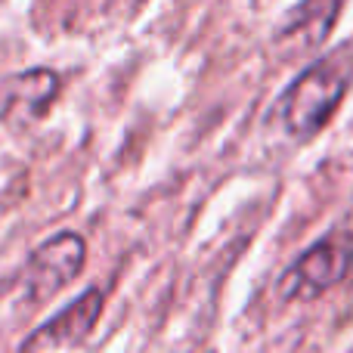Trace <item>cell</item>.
Wrapping results in <instances>:
<instances>
[{
    "mask_svg": "<svg viewBox=\"0 0 353 353\" xmlns=\"http://www.w3.org/2000/svg\"><path fill=\"white\" fill-rule=\"evenodd\" d=\"M353 78V43H341L332 56H323L313 65H307L292 81L279 99L282 128L294 140H313L335 115L338 103L344 99Z\"/></svg>",
    "mask_w": 353,
    "mask_h": 353,
    "instance_id": "1",
    "label": "cell"
},
{
    "mask_svg": "<svg viewBox=\"0 0 353 353\" xmlns=\"http://www.w3.org/2000/svg\"><path fill=\"white\" fill-rule=\"evenodd\" d=\"M353 270V236L332 232L304 251L292 267L282 273L279 294L282 301H313Z\"/></svg>",
    "mask_w": 353,
    "mask_h": 353,
    "instance_id": "2",
    "label": "cell"
},
{
    "mask_svg": "<svg viewBox=\"0 0 353 353\" xmlns=\"http://www.w3.org/2000/svg\"><path fill=\"white\" fill-rule=\"evenodd\" d=\"M84 239L74 232H59L47 245H41L22 273L25 301L37 304V301L53 298L59 288H65L84 267Z\"/></svg>",
    "mask_w": 353,
    "mask_h": 353,
    "instance_id": "3",
    "label": "cell"
},
{
    "mask_svg": "<svg viewBox=\"0 0 353 353\" xmlns=\"http://www.w3.org/2000/svg\"><path fill=\"white\" fill-rule=\"evenodd\" d=\"M99 313H103V294H99L97 288H87V292L81 294V298H74L65 310H59L53 319H47L22 347L25 350H53V347L81 344L93 332Z\"/></svg>",
    "mask_w": 353,
    "mask_h": 353,
    "instance_id": "4",
    "label": "cell"
},
{
    "mask_svg": "<svg viewBox=\"0 0 353 353\" xmlns=\"http://www.w3.org/2000/svg\"><path fill=\"white\" fill-rule=\"evenodd\" d=\"M341 6L344 0H301L279 34L288 53H310L323 47L341 16Z\"/></svg>",
    "mask_w": 353,
    "mask_h": 353,
    "instance_id": "5",
    "label": "cell"
},
{
    "mask_svg": "<svg viewBox=\"0 0 353 353\" xmlns=\"http://www.w3.org/2000/svg\"><path fill=\"white\" fill-rule=\"evenodd\" d=\"M56 90H59V78L56 72H25L22 78L12 81L10 97H6V115H19L22 121L43 115L50 103H53Z\"/></svg>",
    "mask_w": 353,
    "mask_h": 353,
    "instance_id": "6",
    "label": "cell"
}]
</instances>
